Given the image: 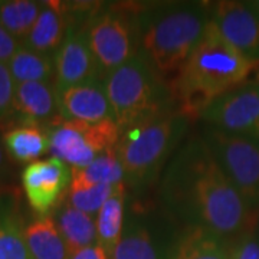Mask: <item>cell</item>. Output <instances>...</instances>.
I'll list each match as a JSON object with an SVG mask.
<instances>
[{
	"instance_id": "6da1fadb",
	"label": "cell",
	"mask_w": 259,
	"mask_h": 259,
	"mask_svg": "<svg viewBox=\"0 0 259 259\" xmlns=\"http://www.w3.org/2000/svg\"><path fill=\"white\" fill-rule=\"evenodd\" d=\"M163 204L187 226L229 242L249 233L255 210L223 175L202 137H192L167 163L160 182Z\"/></svg>"
},
{
	"instance_id": "7a4b0ae2",
	"label": "cell",
	"mask_w": 259,
	"mask_h": 259,
	"mask_svg": "<svg viewBox=\"0 0 259 259\" xmlns=\"http://www.w3.org/2000/svg\"><path fill=\"white\" fill-rule=\"evenodd\" d=\"M209 22L210 12L204 3H146L136 15L139 52L170 87Z\"/></svg>"
},
{
	"instance_id": "3957f363",
	"label": "cell",
	"mask_w": 259,
	"mask_h": 259,
	"mask_svg": "<svg viewBox=\"0 0 259 259\" xmlns=\"http://www.w3.org/2000/svg\"><path fill=\"white\" fill-rule=\"evenodd\" d=\"M258 64L233 49L209 22L202 40L170 85L177 112L187 120L199 118L213 100L246 83Z\"/></svg>"
},
{
	"instance_id": "277c9868",
	"label": "cell",
	"mask_w": 259,
	"mask_h": 259,
	"mask_svg": "<svg viewBox=\"0 0 259 259\" xmlns=\"http://www.w3.org/2000/svg\"><path fill=\"white\" fill-rule=\"evenodd\" d=\"M189 121L173 111L121 131L115 153L124 180L134 190L147 189L160 177L189 128Z\"/></svg>"
},
{
	"instance_id": "5b68a950",
	"label": "cell",
	"mask_w": 259,
	"mask_h": 259,
	"mask_svg": "<svg viewBox=\"0 0 259 259\" xmlns=\"http://www.w3.org/2000/svg\"><path fill=\"white\" fill-rule=\"evenodd\" d=\"M104 87L121 131L176 111L170 87L140 52L107 75Z\"/></svg>"
},
{
	"instance_id": "8992f818",
	"label": "cell",
	"mask_w": 259,
	"mask_h": 259,
	"mask_svg": "<svg viewBox=\"0 0 259 259\" xmlns=\"http://www.w3.org/2000/svg\"><path fill=\"white\" fill-rule=\"evenodd\" d=\"M140 10L141 3L104 6L82 26L102 78L139 54L136 15Z\"/></svg>"
},
{
	"instance_id": "52a82bcc",
	"label": "cell",
	"mask_w": 259,
	"mask_h": 259,
	"mask_svg": "<svg viewBox=\"0 0 259 259\" xmlns=\"http://www.w3.org/2000/svg\"><path fill=\"white\" fill-rule=\"evenodd\" d=\"M223 175L250 207L259 210V139L209 127L202 136Z\"/></svg>"
},
{
	"instance_id": "ba28073f",
	"label": "cell",
	"mask_w": 259,
	"mask_h": 259,
	"mask_svg": "<svg viewBox=\"0 0 259 259\" xmlns=\"http://www.w3.org/2000/svg\"><path fill=\"white\" fill-rule=\"evenodd\" d=\"M47 130L49 153L71 168H83L100 154L115 148L121 128L115 120L97 124L58 118Z\"/></svg>"
},
{
	"instance_id": "9c48e42d",
	"label": "cell",
	"mask_w": 259,
	"mask_h": 259,
	"mask_svg": "<svg viewBox=\"0 0 259 259\" xmlns=\"http://www.w3.org/2000/svg\"><path fill=\"white\" fill-rule=\"evenodd\" d=\"M200 118L212 128L259 139V83L246 82L213 100Z\"/></svg>"
},
{
	"instance_id": "30bf717a",
	"label": "cell",
	"mask_w": 259,
	"mask_h": 259,
	"mask_svg": "<svg viewBox=\"0 0 259 259\" xmlns=\"http://www.w3.org/2000/svg\"><path fill=\"white\" fill-rule=\"evenodd\" d=\"M221 36L252 62H259V13L250 2L223 0L209 6Z\"/></svg>"
},
{
	"instance_id": "8fae6325",
	"label": "cell",
	"mask_w": 259,
	"mask_h": 259,
	"mask_svg": "<svg viewBox=\"0 0 259 259\" xmlns=\"http://www.w3.org/2000/svg\"><path fill=\"white\" fill-rule=\"evenodd\" d=\"M72 170L55 157L29 163L22 171V185L29 206L39 216H47L66 196Z\"/></svg>"
},
{
	"instance_id": "7c38bea8",
	"label": "cell",
	"mask_w": 259,
	"mask_h": 259,
	"mask_svg": "<svg viewBox=\"0 0 259 259\" xmlns=\"http://www.w3.org/2000/svg\"><path fill=\"white\" fill-rule=\"evenodd\" d=\"M55 76L54 85L56 93L68 88L104 79L90 45L85 39L82 28H69L64 42L54 55Z\"/></svg>"
},
{
	"instance_id": "4fadbf2b",
	"label": "cell",
	"mask_w": 259,
	"mask_h": 259,
	"mask_svg": "<svg viewBox=\"0 0 259 259\" xmlns=\"http://www.w3.org/2000/svg\"><path fill=\"white\" fill-rule=\"evenodd\" d=\"M58 118L87 124L114 120L104 79H94L58 93Z\"/></svg>"
},
{
	"instance_id": "5bb4252c",
	"label": "cell",
	"mask_w": 259,
	"mask_h": 259,
	"mask_svg": "<svg viewBox=\"0 0 259 259\" xmlns=\"http://www.w3.org/2000/svg\"><path fill=\"white\" fill-rule=\"evenodd\" d=\"M22 125L54 122L58 115V93L52 82H22L15 87L13 111Z\"/></svg>"
},
{
	"instance_id": "9a60e30c",
	"label": "cell",
	"mask_w": 259,
	"mask_h": 259,
	"mask_svg": "<svg viewBox=\"0 0 259 259\" xmlns=\"http://www.w3.org/2000/svg\"><path fill=\"white\" fill-rule=\"evenodd\" d=\"M69 28L71 23L65 15L62 2H44L36 22L22 45L39 54L55 55Z\"/></svg>"
},
{
	"instance_id": "2e32d148",
	"label": "cell",
	"mask_w": 259,
	"mask_h": 259,
	"mask_svg": "<svg viewBox=\"0 0 259 259\" xmlns=\"http://www.w3.org/2000/svg\"><path fill=\"white\" fill-rule=\"evenodd\" d=\"M0 259H33L16 200L0 196Z\"/></svg>"
},
{
	"instance_id": "e0dca14e",
	"label": "cell",
	"mask_w": 259,
	"mask_h": 259,
	"mask_svg": "<svg viewBox=\"0 0 259 259\" xmlns=\"http://www.w3.org/2000/svg\"><path fill=\"white\" fill-rule=\"evenodd\" d=\"M231 245L202 228L187 226L168 259H229Z\"/></svg>"
},
{
	"instance_id": "ac0fdd59",
	"label": "cell",
	"mask_w": 259,
	"mask_h": 259,
	"mask_svg": "<svg viewBox=\"0 0 259 259\" xmlns=\"http://www.w3.org/2000/svg\"><path fill=\"white\" fill-rule=\"evenodd\" d=\"M25 239L33 259H68L69 249L52 216H39L25 226Z\"/></svg>"
},
{
	"instance_id": "d6986e66",
	"label": "cell",
	"mask_w": 259,
	"mask_h": 259,
	"mask_svg": "<svg viewBox=\"0 0 259 259\" xmlns=\"http://www.w3.org/2000/svg\"><path fill=\"white\" fill-rule=\"evenodd\" d=\"M56 210L55 223L69 252L97 243V225L93 216L75 209L66 202Z\"/></svg>"
},
{
	"instance_id": "ffe728a7",
	"label": "cell",
	"mask_w": 259,
	"mask_h": 259,
	"mask_svg": "<svg viewBox=\"0 0 259 259\" xmlns=\"http://www.w3.org/2000/svg\"><path fill=\"white\" fill-rule=\"evenodd\" d=\"M124 197L125 183H120L95 216L97 243L105 249L110 258L124 232Z\"/></svg>"
},
{
	"instance_id": "44dd1931",
	"label": "cell",
	"mask_w": 259,
	"mask_h": 259,
	"mask_svg": "<svg viewBox=\"0 0 259 259\" xmlns=\"http://www.w3.org/2000/svg\"><path fill=\"white\" fill-rule=\"evenodd\" d=\"M3 146L13 160L33 163L49 151V139L39 125H19L3 136Z\"/></svg>"
},
{
	"instance_id": "7402d4cb",
	"label": "cell",
	"mask_w": 259,
	"mask_h": 259,
	"mask_svg": "<svg viewBox=\"0 0 259 259\" xmlns=\"http://www.w3.org/2000/svg\"><path fill=\"white\" fill-rule=\"evenodd\" d=\"M15 82H51L55 76L54 55L39 54L26 47L19 48L8 62Z\"/></svg>"
},
{
	"instance_id": "603a6c76",
	"label": "cell",
	"mask_w": 259,
	"mask_h": 259,
	"mask_svg": "<svg viewBox=\"0 0 259 259\" xmlns=\"http://www.w3.org/2000/svg\"><path fill=\"white\" fill-rule=\"evenodd\" d=\"M72 170V186L118 185L124 183V170L117 157L115 148L100 154L91 164Z\"/></svg>"
},
{
	"instance_id": "cb8c5ba5",
	"label": "cell",
	"mask_w": 259,
	"mask_h": 259,
	"mask_svg": "<svg viewBox=\"0 0 259 259\" xmlns=\"http://www.w3.org/2000/svg\"><path fill=\"white\" fill-rule=\"evenodd\" d=\"M44 2L6 0L0 2V26L22 44L33 28Z\"/></svg>"
},
{
	"instance_id": "d4e9b609",
	"label": "cell",
	"mask_w": 259,
	"mask_h": 259,
	"mask_svg": "<svg viewBox=\"0 0 259 259\" xmlns=\"http://www.w3.org/2000/svg\"><path fill=\"white\" fill-rule=\"evenodd\" d=\"M111 259H164L147 228L130 223L112 250Z\"/></svg>"
},
{
	"instance_id": "484cf974",
	"label": "cell",
	"mask_w": 259,
	"mask_h": 259,
	"mask_svg": "<svg viewBox=\"0 0 259 259\" xmlns=\"http://www.w3.org/2000/svg\"><path fill=\"white\" fill-rule=\"evenodd\" d=\"M120 185V183H118ZM117 185H95V186H69L66 194V202L75 209L87 213L90 216H97L102 204L105 203L111 194L115 192Z\"/></svg>"
},
{
	"instance_id": "4316f807",
	"label": "cell",
	"mask_w": 259,
	"mask_h": 259,
	"mask_svg": "<svg viewBox=\"0 0 259 259\" xmlns=\"http://www.w3.org/2000/svg\"><path fill=\"white\" fill-rule=\"evenodd\" d=\"M16 82L6 62H0V122L12 117Z\"/></svg>"
},
{
	"instance_id": "83f0119b",
	"label": "cell",
	"mask_w": 259,
	"mask_h": 259,
	"mask_svg": "<svg viewBox=\"0 0 259 259\" xmlns=\"http://www.w3.org/2000/svg\"><path fill=\"white\" fill-rule=\"evenodd\" d=\"M229 259H259V239L252 233H245L231 245Z\"/></svg>"
},
{
	"instance_id": "f1b7e54d",
	"label": "cell",
	"mask_w": 259,
	"mask_h": 259,
	"mask_svg": "<svg viewBox=\"0 0 259 259\" xmlns=\"http://www.w3.org/2000/svg\"><path fill=\"white\" fill-rule=\"evenodd\" d=\"M22 44L10 35L8 30L0 26V62H9L10 58L16 54Z\"/></svg>"
},
{
	"instance_id": "f546056e",
	"label": "cell",
	"mask_w": 259,
	"mask_h": 259,
	"mask_svg": "<svg viewBox=\"0 0 259 259\" xmlns=\"http://www.w3.org/2000/svg\"><path fill=\"white\" fill-rule=\"evenodd\" d=\"M68 259H111L105 249L98 243H94L91 246L81 248V249L69 252Z\"/></svg>"
},
{
	"instance_id": "4dcf8cb0",
	"label": "cell",
	"mask_w": 259,
	"mask_h": 259,
	"mask_svg": "<svg viewBox=\"0 0 259 259\" xmlns=\"http://www.w3.org/2000/svg\"><path fill=\"white\" fill-rule=\"evenodd\" d=\"M3 168H5V148H3V144L0 141V177H2Z\"/></svg>"
},
{
	"instance_id": "1f68e13d",
	"label": "cell",
	"mask_w": 259,
	"mask_h": 259,
	"mask_svg": "<svg viewBox=\"0 0 259 259\" xmlns=\"http://www.w3.org/2000/svg\"><path fill=\"white\" fill-rule=\"evenodd\" d=\"M250 3H252V6H253V8L256 9V12H258V13H259V0H255V2H250Z\"/></svg>"
},
{
	"instance_id": "d6a6232c",
	"label": "cell",
	"mask_w": 259,
	"mask_h": 259,
	"mask_svg": "<svg viewBox=\"0 0 259 259\" xmlns=\"http://www.w3.org/2000/svg\"><path fill=\"white\" fill-rule=\"evenodd\" d=\"M255 71H256V79H258L259 82V64L256 65V69H255Z\"/></svg>"
},
{
	"instance_id": "836d02e7",
	"label": "cell",
	"mask_w": 259,
	"mask_h": 259,
	"mask_svg": "<svg viewBox=\"0 0 259 259\" xmlns=\"http://www.w3.org/2000/svg\"><path fill=\"white\" fill-rule=\"evenodd\" d=\"M256 229H258V239H259V218H258V221H256Z\"/></svg>"
},
{
	"instance_id": "e575fe53",
	"label": "cell",
	"mask_w": 259,
	"mask_h": 259,
	"mask_svg": "<svg viewBox=\"0 0 259 259\" xmlns=\"http://www.w3.org/2000/svg\"><path fill=\"white\" fill-rule=\"evenodd\" d=\"M258 83H259V82H258Z\"/></svg>"
}]
</instances>
